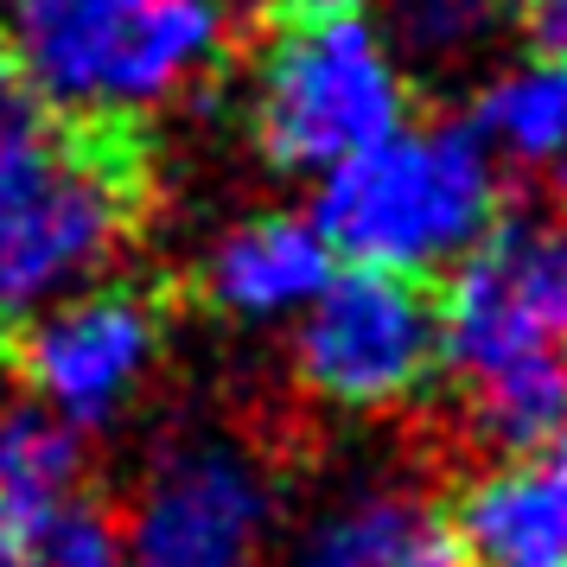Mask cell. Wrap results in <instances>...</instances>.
I'll list each match as a JSON object with an SVG mask.
<instances>
[{"label": "cell", "mask_w": 567, "mask_h": 567, "mask_svg": "<svg viewBox=\"0 0 567 567\" xmlns=\"http://www.w3.org/2000/svg\"><path fill=\"white\" fill-rule=\"evenodd\" d=\"M83 485V440L71 421L32 409L0 414V511L39 523V516L64 511Z\"/></svg>", "instance_id": "4fadbf2b"}, {"label": "cell", "mask_w": 567, "mask_h": 567, "mask_svg": "<svg viewBox=\"0 0 567 567\" xmlns=\"http://www.w3.org/2000/svg\"><path fill=\"white\" fill-rule=\"evenodd\" d=\"M166 344V307L147 287H96L64 307L32 312L7 332L13 377L45 414L71 427H103L147 383Z\"/></svg>", "instance_id": "52a82bcc"}, {"label": "cell", "mask_w": 567, "mask_h": 567, "mask_svg": "<svg viewBox=\"0 0 567 567\" xmlns=\"http://www.w3.org/2000/svg\"><path fill=\"white\" fill-rule=\"evenodd\" d=\"M224 0H13V58L58 109L128 115L224 58Z\"/></svg>", "instance_id": "277c9868"}, {"label": "cell", "mask_w": 567, "mask_h": 567, "mask_svg": "<svg viewBox=\"0 0 567 567\" xmlns=\"http://www.w3.org/2000/svg\"><path fill=\"white\" fill-rule=\"evenodd\" d=\"M287 567H465V548L427 491L363 485L312 516Z\"/></svg>", "instance_id": "30bf717a"}, {"label": "cell", "mask_w": 567, "mask_h": 567, "mask_svg": "<svg viewBox=\"0 0 567 567\" xmlns=\"http://www.w3.org/2000/svg\"><path fill=\"white\" fill-rule=\"evenodd\" d=\"M39 523H45V516H39ZM39 523H20V516L0 511V567H20V542H27Z\"/></svg>", "instance_id": "ac0fdd59"}, {"label": "cell", "mask_w": 567, "mask_h": 567, "mask_svg": "<svg viewBox=\"0 0 567 567\" xmlns=\"http://www.w3.org/2000/svg\"><path fill=\"white\" fill-rule=\"evenodd\" d=\"M275 485L230 440H185L159 453L122 523L128 567H261Z\"/></svg>", "instance_id": "ba28073f"}, {"label": "cell", "mask_w": 567, "mask_h": 567, "mask_svg": "<svg viewBox=\"0 0 567 567\" xmlns=\"http://www.w3.org/2000/svg\"><path fill=\"white\" fill-rule=\"evenodd\" d=\"M20 567H128V548H122V529L96 504L71 497L64 511H52L20 542Z\"/></svg>", "instance_id": "5bb4252c"}, {"label": "cell", "mask_w": 567, "mask_h": 567, "mask_svg": "<svg viewBox=\"0 0 567 567\" xmlns=\"http://www.w3.org/2000/svg\"><path fill=\"white\" fill-rule=\"evenodd\" d=\"M497 224V159L472 128H395L326 173L312 230L326 249L383 275L460 261Z\"/></svg>", "instance_id": "3957f363"}, {"label": "cell", "mask_w": 567, "mask_h": 567, "mask_svg": "<svg viewBox=\"0 0 567 567\" xmlns=\"http://www.w3.org/2000/svg\"><path fill=\"white\" fill-rule=\"evenodd\" d=\"M363 0H261V13L268 20H281V27H307V20H351Z\"/></svg>", "instance_id": "e0dca14e"}, {"label": "cell", "mask_w": 567, "mask_h": 567, "mask_svg": "<svg viewBox=\"0 0 567 567\" xmlns=\"http://www.w3.org/2000/svg\"><path fill=\"white\" fill-rule=\"evenodd\" d=\"M523 27L536 39V58L567 64V0H523Z\"/></svg>", "instance_id": "2e32d148"}, {"label": "cell", "mask_w": 567, "mask_h": 567, "mask_svg": "<svg viewBox=\"0 0 567 567\" xmlns=\"http://www.w3.org/2000/svg\"><path fill=\"white\" fill-rule=\"evenodd\" d=\"M465 128L478 147L504 166L542 173L567 205V64L561 58H529L478 90V109Z\"/></svg>", "instance_id": "7c38bea8"}, {"label": "cell", "mask_w": 567, "mask_h": 567, "mask_svg": "<svg viewBox=\"0 0 567 567\" xmlns=\"http://www.w3.org/2000/svg\"><path fill=\"white\" fill-rule=\"evenodd\" d=\"M409 122V83L377 32L351 20L281 27L261 52L249 128L268 166L332 173Z\"/></svg>", "instance_id": "5b68a950"}, {"label": "cell", "mask_w": 567, "mask_h": 567, "mask_svg": "<svg viewBox=\"0 0 567 567\" xmlns=\"http://www.w3.org/2000/svg\"><path fill=\"white\" fill-rule=\"evenodd\" d=\"M504 0H395V20L414 52H465L497 20Z\"/></svg>", "instance_id": "9a60e30c"}, {"label": "cell", "mask_w": 567, "mask_h": 567, "mask_svg": "<svg viewBox=\"0 0 567 567\" xmlns=\"http://www.w3.org/2000/svg\"><path fill=\"white\" fill-rule=\"evenodd\" d=\"M434 307L472 434L497 453L555 434L567 421V205L497 217Z\"/></svg>", "instance_id": "7a4b0ae2"}, {"label": "cell", "mask_w": 567, "mask_h": 567, "mask_svg": "<svg viewBox=\"0 0 567 567\" xmlns=\"http://www.w3.org/2000/svg\"><path fill=\"white\" fill-rule=\"evenodd\" d=\"M332 281V249L312 230V217H249L210 243L205 256V300L230 319H281L300 312Z\"/></svg>", "instance_id": "8fae6325"}, {"label": "cell", "mask_w": 567, "mask_h": 567, "mask_svg": "<svg viewBox=\"0 0 567 567\" xmlns=\"http://www.w3.org/2000/svg\"><path fill=\"white\" fill-rule=\"evenodd\" d=\"M440 307L414 275L351 268L300 307L293 377L312 402L351 414L395 409L434 383Z\"/></svg>", "instance_id": "8992f818"}, {"label": "cell", "mask_w": 567, "mask_h": 567, "mask_svg": "<svg viewBox=\"0 0 567 567\" xmlns=\"http://www.w3.org/2000/svg\"><path fill=\"white\" fill-rule=\"evenodd\" d=\"M446 516L465 567H567V421L478 472Z\"/></svg>", "instance_id": "9c48e42d"}, {"label": "cell", "mask_w": 567, "mask_h": 567, "mask_svg": "<svg viewBox=\"0 0 567 567\" xmlns=\"http://www.w3.org/2000/svg\"><path fill=\"white\" fill-rule=\"evenodd\" d=\"M154 210V147L128 115L39 103L0 128V338L96 281Z\"/></svg>", "instance_id": "6da1fadb"}]
</instances>
